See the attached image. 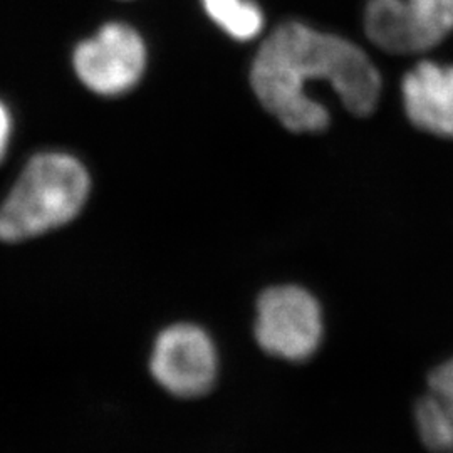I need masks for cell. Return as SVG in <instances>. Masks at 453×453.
<instances>
[{"mask_svg": "<svg viewBox=\"0 0 453 453\" xmlns=\"http://www.w3.org/2000/svg\"><path fill=\"white\" fill-rule=\"evenodd\" d=\"M311 82L329 84L357 116L372 114L381 96L378 67L355 42L297 20L277 26L250 67L260 104L294 133L326 130L329 111L309 93Z\"/></svg>", "mask_w": 453, "mask_h": 453, "instance_id": "1", "label": "cell"}, {"mask_svg": "<svg viewBox=\"0 0 453 453\" xmlns=\"http://www.w3.org/2000/svg\"><path fill=\"white\" fill-rule=\"evenodd\" d=\"M89 192V173L76 157L65 151L34 155L0 205V241L22 242L69 224Z\"/></svg>", "mask_w": 453, "mask_h": 453, "instance_id": "2", "label": "cell"}, {"mask_svg": "<svg viewBox=\"0 0 453 453\" xmlns=\"http://www.w3.org/2000/svg\"><path fill=\"white\" fill-rule=\"evenodd\" d=\"M254 333L260 348L286 361H306L323 341V311L299 286H275L260 294Z\"/></svg>", "mask_w": 453, "mask_h": 453, "instance_id": "3", "label": "cell"}, {"mask_svg": "<svg viewBox=\"0 0 453 453\" xmlns=\"http://www.w3.org/2000/svg\"><path fill=\"white\" fill-rule=\"evenodd\" d=\"M148 52L134 27L125 22H108L81 41L73 52L78 80L95 95L123 96L142 81Z\"/></svg>", "mask_w": 453, "mask_h": 453, "instance_id": "4", "label": "cell"}, {"mask_svg": "<svg viewBox=\"0 0 453 453\" xmlns=\"http://www.w3.org/2000/svg\"><path fill=\"white\" fill-rule=\"evenodd\" d=\"M453 31V0H368L365 33L389 54H420Z\"/></svg>", "mask_w": 453, "mask_h": 453, "instance_id": "5", "label": "cell"}, {"mask_svg": "<svg viewBox=\"0 0 453 453\" xmlns=\"http://www.w3.org/2000/svg\"><path fill=\"white\" fill-rule=\"evenodd\" d=\"M150 372L165 391L175 396H202L211 391L217 380V348L200 326L172 324L153 344Z\"/></svg>", "mask_w": 453, "mask_h": 453, "instance_id": "6", "label": "cell"}, {"mask_svg": "<svg viewBox=\"0 0 453 453\" xmlns=\"http://www.w3.org/2000/svg\"><path fill=\"white\" fill-rule=\"evenodd\" d=\"M406 116L413 127L453 138V65L421 61L402 81Z\"/></svg>", "mask_w": 453, "mask_h": 453, "instance_id": "7", "label": "cell"}, {"mask_svg": "<svg viewBox=\"0 0 453 453\" xmlns=\"http://www.w3.org/2000/svg\"><path fill=\"white\" fill-rule=\"evenodd\" d=\"M421 441L435 453H453V357L428 376V391L415 406Z\"/></svg>", "mask_w": 453, "mask_h": 453, "instance_id": "8", "label": "cell"}, {"mask_svg": "<svg viewBox=\"0 0 453 453\" xmlns=\"http://www.w3.org/2000/svg\"><path fill=\"white\" fill-rule=\"evenodd\" d=\"M211 22L234 41L259 37L265 26L264 11L256 0H200Z\"/></svg>", "mask_w": 453, "mask_h": 453, "instance_id": "9", "label": "cell"}, {"mask_svg": "<svg viewBox=\"0 0 453 453\" xmlns=\"http://www.w3.org/2000/svg\"><path fill=\"white\" fill-rule=\"evenodd\" d=\"M12 114L9 111L7 104L4 101H0V163L4 162L9 145H11V138H12Z\"/></svg>", "mask_w": 453, "mask_h": 453, "instance_id": "10", "label": "cell"}]
</instances>
